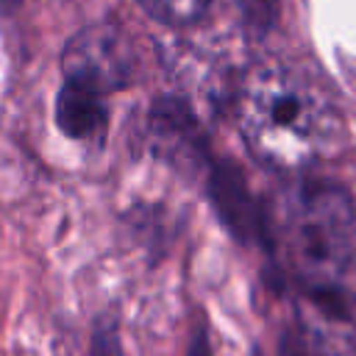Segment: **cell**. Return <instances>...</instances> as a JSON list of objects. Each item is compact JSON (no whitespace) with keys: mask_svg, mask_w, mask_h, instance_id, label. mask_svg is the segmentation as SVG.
<instances>
[{"mask_svg":"<svg viewBox=\"0 0 356 356\" xmlns=\"http://www.w3.org/2000/svg\"><path fill=\"white\" fill-rule=\"evenodd\" d=\"M300 339L312 356H356V217L334 184H300L286 211Z\"/></svg>","mask_w":356,"mask_h":356,"instance_id":"cell-1","label":"cell"},{"mask_svg":"<svg viewBox=\"0 0 356 356\" xmlns=\"http://www.w3.org/2000/svg\"><path fill=\"white\" fill-rule=\"evenodd\" d=\"M239 125L259 159L286 170L309 164L331 136L323 95L289 67H259L248 75Z\"/></svg>","mask_w":356,"mask_h":356,"instance_id":"cell-2","label":"cell"},{"mask_svg":"<svg viewBox=\"0 0 356 356\" xmlns=\"http://www.w3.org/2000/svg\"><path fill=\"white\" fill-rule=\"evenodd\" d=\"M64 81L83 86L97 95L125 89L136 75V47L131 36L111 25L97 22L81 28L64 47L61 56Z\"/></svg>","mask_w":356,"mask_h":356,"instance_id":"cell-3","label":"cell"},{"mask_svg":"<svg viewBox=\"0 0 356 356\" xmlns=\"http://www.w3.org/2000/svg\"><path fill=\"white\" fill-rule=\"evenodd\" d=\"M209 192H211V203H214L220 220L239 242H261L267 236L264 217H261L256 200L250 197L248 184L236 167H231V164L214 167Z\"/></svg>","mask_w":356,"mask_h":356,"instance_id":"cell-4","label":"cell"},{"mask_svg":"<svg viewBox=\"0 0 356 356\" xmlns=\"http://www.w3.org/2000/svg\"><path fill=\"white\" fill-rule=\"evenodd\" d=\"M56 122L72 139H100L108 125V108L103 95L64 81L56 100Z\"/></svg>","mask_w":356,"mask_h":356,"instance_id":"cell-5","label":"cell"},{"mask_svg":"<svg viewBox=\"0 0 356 356\" xmlns=\"http://www.w3.org/2000/svg\"><path fill=\"white\" fill-rule=\"evenodd\" d=\"M139 6L159 22L189 25V22H197L209 11L211 0H139Z\"/></svg>","mask_w":356,"mask_h":356,"instance_id":"cell-6","label":"cell"},{"mask_svg":"<svg viewBox=\"0 0 356 356\" xmlns=\"http://www.w3.org/2000/svg\"><path fill=\"white\" fill-rule=\"evenodd\" d=\"M89 356H128L117 320L100 317L89 334Z\"/></svg>","mask_w":356,"mask_h":356,"instance_id":"cell-7","label":"cell"},{"mask_svg":"<svg viewBox=\"0 0 356 356\" xmlns=\"http://www.w3.org/2000/svg\"><path fill=\"white\" fill-rule=\"evenodd\" d=\"M186 356H211L209 331H206V325H203V323H200V325H195V334H192V339H189V350H186Z\"/></svg>","mask_w":356,"mask_h":356,"instance_id":"cell-8","label":"cell"},{"mask_svg":"<svg viewBox=\"0 0 356 356\" xmlns=\"http://www.w3.org/2000/svg\"><path fill=\"white\" fill-rule=\"evenodd\" d=\"M248 6L253 8V22L256 25H270V19L275 17V3L273 0H248Z\"/></svg>","mask_w":356,"mask_h":356,"instance_id":"cell-9","label":"cell"},{"mask_svg":"<svg viewBox=\"0 0 356 356\" xmlns=\"http://www.w3.org/2000/svg\"><path fill=\"white\" fill-rule=\"evenodd\" d=\"M281 356H300V350L295 348V342L289 337H284V342H281Z\"/></svg>","mask_w":356,"mask_h":356,"instance_id":"cell-10","label":"cell"},{"mask_svg":"<svg viewBox=\"0 0 356 356\" xmlns=\"http://www.w3.org/2000/svg\"><path fill=\"white\" fill-rule=\"evenodd\" d=\"M19 3H22V0H0L3 8H14V6H19Z\"/></svg>","mask_w":356,"mask_h":356,"instance_id":"cell-11","label":"cell"},{"mask_svg":"<svg viewBox=\"0 0 356 356\" xmlns=\"http://www.w3.org/2000/svg\"><path fill=\"white\" fill-rule=\"evenodd\" d=\"M250 356H259V350H253V353H250Z\"/></svg>","mask_w":356,"mask_h":356,"instance_id":"cell-12","label":"cell"}]
</instances>
